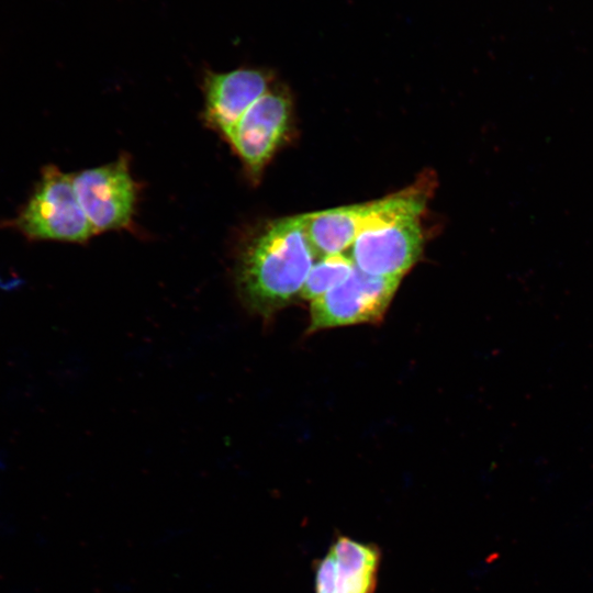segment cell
<instances>
[{
  "label": "cell",
  "instance_id": "cell-1",
  "mask_svg": "<svg viewBox=\"0 0 593 593\" xmlns=\"http://www.w3.org/2000/svg\"><path fill=\"white\" fill-rule=\"evenodd\" d=\"M316 257L304 214L270 222L238 260L236 286L243 303L264 317L283 309L301 295Z\"/></svg>",
  "mask_w": 593,
  "mask_h": 593
},
{
  "label": "cell",
  "instance_id": "cell-2",
  "mask_svg": "<svg viewBox=\"0 0 593 593\" xmlns=\"http://www.w3.org/2000/svg\"><path fill=\"white\" fill-rule=\"evenodd\" d=\"M426 199V188L415 184L372 201L366 224L349 248L354 265L371 276L401 279L422 254L419 215Z\"/></svg>",
  "mask_w": 593,
  "mask_h": 593
},
{
  "label": "cell",
  "instance_id": "cell-3",
  "mask_svg": "<svg viewBox=\"0 0 593 593\" xmlns=\"http://www.w3.org/2000/svg\"><path fill=\"white\" fill-rule=\"evenodd\" d=\"M7 225L30 242L83 243L93 230L76 195L72 175L46 165L29 199Z\"/></svg>",
  "mask_w": 593,
  "mask_h": 593
},
{
  "label": "cell",
  "instance_id": "cell-4",
  "mask_svg": "<svg viewBox=\"0 0 593 593\" xmlns=\"http://www.w3.org/2000/svg\"><path fill=\"white\" fill-rule=\"evenodd\" d=\"M400 281L365 273L355 266L346 280L311 301L310 331L379 321Z\"/></svg>",
  "mask_w": 593,
  "mask_h": 593
},
{
  "label": "cell",
  "instance_id": "cell-5",
  "mask_svg": "<svg viewBox=\"0 0 593 593\" xmlns=\"http://www.w3.org/2000/svg\"><path fill=\"white\" fill-rule=\"evenodd\" d=\"M72 183L94 234L130 224L135 210L136 184L124 158L75 174Z\"/></svg>",
  "mask_w": 593,
  "mask_h": 593
},
{
  "label": "cell",
  "instance_id": "cell-6",
  "mask_svg": "<svg viewBox=\"0 0 593 593\" xmlns=\"http://www.w3.org/2000/svg\"><path fill=\"white\" fill-rule=\"evenodd\" d=\"M290 115L288 97L268 90L224 134L253 177L260 175L283 141Z\"/></svg>",
  "mask_w": 593,
  "mask_h": 593
},
{
  "label": "cell",
  "instance_id": "cell-7",
  "mask_svg": "<svg viewBox=\"0 0 593 593\" xmlns=\"http://www.w3.org/2000/svg\"><path fill=\"white\" fill-rule=\"evenodd\" d=\"M381 551L339 536L320 561L315 571V593H374Z\"/></svg>",
  "mask_w": 593,
  "mask_h": 593
},
{
  "label": "cell",
  "instance_id": "cell-8",
  "mask_svg": "<svg viewBox=\"0 0 593 593\" xmlns=\"http://www.w3.org/2000/svg\"><path fill=\"white\" fill-rule=\"evenodd\" d=\"M270 76L251 68L205 76V119L223 135L269 89Z\"/></svg>",
  "mask_w": 593,
  "mask_h": 593
},
{
  "label": "cell",
  "instance_id": "cell-9",
  "mask_svg": "<svg viewBox=\"0 0 593 593\" xmlns=\"http://www.w3.org/2000/svg\"><path fill=\"white\" fill-rule=\"evenodd\" d=\"M367 203L304 214L305 226L317 257L345 253L362 230Z\"/></svg>",
  "mask_w": 593,
  "mask_h": 593
},
{
  "label": "cell",
  "instance_id": "cell-10",
  "mask_svg": "<svg viewBox=\"0 0 593 593\" xmlns=\"http://www.w3.org/2000/svg\"><path fill=\"white\" fill-rule=\"evenodd\" d=\"M354 268L353 259L346 253L320 257L309 272L301 296L313 301L324 295L346 280Z\"/></svg>",
  "mask_w": 593,
  "mask_h": 593
}]
</instances>
